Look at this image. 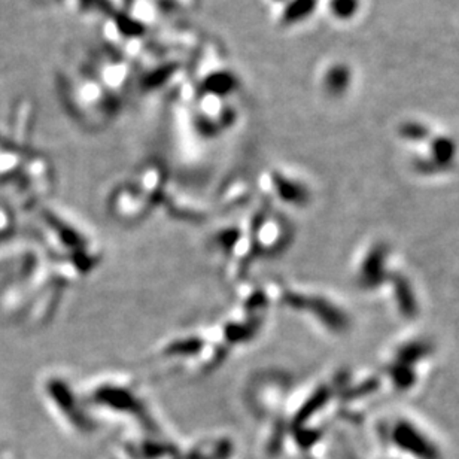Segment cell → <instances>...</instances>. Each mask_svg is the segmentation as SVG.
Returning a JSON list of instances; mask_svg holds the SVG:
<instances>
[{"label": "cell", "mask_w": 459, "mask_h": 459, "mask_svg": "<svg viewBox=\"0 0 459 459\" xmlns=\"http://www.w3.org/2000/svg\"><path fill=\"white\" fill-rule=\"evenodd\" d=\"M351 83V72L345 66H334L330 72L327 73L325 84L328 92L333 94H342L346 87Z\"/></svg>", "instance_id": "6da1fadb"}, {"label": "cell", "mask_w": 459, "mask_h": 459, "mask_svg": "<svg viewBox=\"0 0 459 459\" xmlns=\"http://www.w3.org/2000/svg\"><path fill=\"white\" fill-rule=\"evenodd\" d=\"M330 9L338 19H351L359 9V0H330Z\"/></svg>", "instance_id": "7a4b0ae2"}]
</instances>
